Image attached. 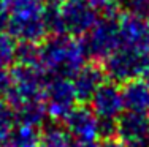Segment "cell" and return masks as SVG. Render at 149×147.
I'll return each instance as SVG.
<instances>
[{"label": "cell", "mask_w": 149, "mask_h": 147, "mask_svg": "<svg viewBox=\"0 0 149 147\" xmlns=\"http://www.w3.org/2000/svg\"><path fill=\"white\" fill-rule=\"evenodd\" d=\"M86 59L81 40L70 35H51L40 43V66L48 78L72 79L87 63Z\"/></svg>", "instance_id": "6da1fadb"}, {"label": "cell", "mask_w": 149, "mask_h": 147, "mask_svg": "<svg viewBox=\"0 0 149 147\" xmlns=\"http://www.w3.org/2000/svg\"><path fill=\"white\" fill-rule=\"evenodd\" d=\"M10 11L8 33L19 43L40 44L48 38L43 0H5Z\"/></svg>", "instance_id": "7a4b0ae2"}, {"label": "cell", "mask_w": 149, "mask_h": 147, "mask_svg": "<svg viewBox=\"0 0 149 147\" xmlns=\"http://www.w3.org/2000/svg\"><path fill=\"white\" fill-rule=\"evenodd\" d=\"M84 52L92 62L105 60L120 46V35H119V16L114 13V8L105 11L91 30L81 38Z\"/></svg>", "instance_id": "3957f363"}, {"label": "cell", "mask_w": 149, "mask_h": 147, "mask_svg": "<svg viewBox=\"0 0 149 147\" xmlns=\"http://www.w3.org/2000/svg\"><path fill=\"white\" fill-rule=\"evenodd\" d=\"M48 76L41 66L15 65L11 68V87L6 93V101L13 109L35 101H45V87Z\"/></svg>", "instance_id": "277c9868"}, {"label": "cell", "mask_w": 149, "mask_h": 147, "mask_svg": "<svg viewBox=\"0 0 149 147\" xmlns=\"http://www.w3.org/2000/svg\"><path fill=\"white\" fill-rule=\"evenodd\" d=\"M149 62V55L132 48L119 46L111 55L103 60L106 78L116 84H125L143 76V71Z\"/></svg>", "instance_id": "5b68a950"}, {"label": "cell", "mask_w": 149, "mask_h": 147, "mask_svg": "<svg viewBox=\"0 0 149 147\" xmlns=\"http://www.w3.org/2000/svg\"><path fill=\"white\" fill-rule=\"evenodd\" d=\"M78 103L72 79L49 78L45 87V106L54 120H63Z\"/></svg>", "instance_id": "8992f818"}, {"label": "cell", "mask_w": 149, "mask_h": 147, "mask_svg": "<svg viewBox=\"0 0 149 147\" xmlns=\"http://www.w3.org/2000/svg\"><path fill=\"white\" fill-rule=\"evenodd\" d=\"M63 32L70 37H84L98 19V11L84 0H62L59 3Z\"/></svg>", "instance_id": "52a82bcc"}, {"label": "cell", "mask_w": 149, "mask_h": 147, "mask_svg": "<svg viewBox=\"0 0 149 147\" xmlns=\"http://www.w3.org/2000/svg\"><path fill=\"white\" fill-rule=\"evenodd\" d=\"M65 130L76 142L97 141L98 138V119L91 106L79 104L62 120Z\"/></svg>", "instance_id": "ba28073f"}, {"label": "cell", "mask_w": 149, "mask_h": 147, "mask_svg": "<svg viewBox=\"0 0 149 147\" xmlns=\"http://www.w3.org/2000/svg\"><path fill=\"white\" fill-rule=\"evenodd\" d=\"M116 136L127 147L149 144V117L148 114L124 111L118 119Z\"/></svg>", "instance_id": "9c48e42d"}, {"label": "cell", "mask_w": 149, "mask_h": 147, "mask_svg": "<svg viewBox=\"0 0 149 147\" xmlns=\"http://www.w3.org/2000/svg\"><path fill=\"white\" fill-rule=\"evenodd\" d=\"M91 109L94 111L98 119L118 120L119 115L125 111L122 100V89L113 81L105 82L92 97Z\"/></svg>", "instance_id": "30bf717a"}, {"label": "cell", "mask_w": 149, "mask_h": 147, "mask_svg": "<svg viewBox=\"0 0 149 147\" xmlns=\"http://www.w3.org/2000/svg\"><path fill=\"white\" fill-rule=\"evenodd\" d=\"M120 46L132 48L149 55V22L129 13L119 16Z\"/></svg>", "instance_id": "8fae6325"}, {"label": "cell", "mask_w": 149, "mask_h": 147, "mask_svg": "<svg viewBox=\"0 0 149 147\" xmlns=\"http://www.w3.org/2000/svg\"><path fill=\"white\" fill-rule=\"evenodd\" d=\"M105 79H106V73H105L102 65H98L97 62L86 63L72 78L78 101L83 104L91 103V100L95 95V92L106 82Z\"/></svg>", "instance_id": "7c38bea8"}, {"label": "cell", "mask_w": 149, "mask_h": 147, "mask_svg": "<svg viewBox=\"0 0 149 147\" xmlns=\"http://www.w3.org/2000/svg\"><path fill=\"white\" fill-rule=\"evenodd\" d=\"M122 100L125 111L140 114L149 112V86L143 79H133L122 84Z\"/></svg>", "instance_id": "4fadbf2b"}, {"label": "cell", "mask_w": 149, "mask_h": 147, "mask_svg": "<svg viewBox=\"0 0 149 147\" xmlns=\"http://www.w3.org/2000/svg\"><path fill=\"white\" fill-rule=\"evenodd\" d=\"M15 115H16L17 125L38 128V127L46 125L48 111H46L45 101H35V103H29V104L16 108Z\"/></svg>", "instance_id": "5bb4252c"}, {"label": "cell", "mask_w": 149, "mask_h": 147, "mask_svg": "<svg viewBox=\"0 0 149 147\" xmlns=\"http://www.w3.org/2000/svg\"><path fill=\"white\" fill-rule=\"evenodd\" d=\"M40 138L41 133L38 131V128L16 125L15 130L10 133V136L0 147H38Z\"/></svg>", "instance_id": "9a60e30c"}, {"label": "cell", "mask_w": 149, "mask_h": 147, "mask_svg": "<svg viewBox=\"0 0 149 147\" xmlns=\"http://www.w3.org/2000/svg\"><path fill=\"white\" fill-rule=\"evenodd\" d=\"M76 141L70 136L63 125L51 124L46 125L40 138L38 147H74Z\"/></svg>", "instance_id": "2e32d148"}, {"label": "cell", "mask_w": 149, "mask_h": 147, "mask_svg": "<svg viewBox=\"0 0 149 147\" xmlns=\"http://www.w3.org/2000/svg\"><path fill=\"white\" fill-rule=\"evenodd\" d=\"M16 65L40 66V44L37 43H19L16 49Z\"/></svg>", "instance_id": "e0dca14e"}, {"label": "cell", "mask_w": 149, "mask_h": 147, "mask_svg": "<svg viewBox=\"0 0 149 147\" xmlns=\"http://www.w3.org/2000/svg\"><path fill=\"white\" fill-rule=\"evenodd\" d=\"M17 125L16 115L13 106L6 100L0 98V146L5 142V139L10 136V133L15 130Z\"/></svg>", "instance_id": "ac0fdd59"}, {"label": "cell", "mask_w": 149, "mask_h": 147, "mask_svg": "<svg viewBox=\"0 0 149 147\" xmlns=\"http://www.w3.org/2000/svg\"><path fill=\"white\" fill-rule=\"evenodd\" d=\"M16 49H17L16 40L11 35L6 32L0 33V65H6V66L11 65L16 57Z\"/></svg>", "instance_id": "d6986e66"}, {"label": "cell", "mask_w": 149, "mask_h": 147, "mask_svg": "<svg viewBox=\"0 0 149 147\" xmlns=\"http://www.w3.org/2000/svg\"><path fill=\"white\" fill-rule=\"evenodd\" d=\"M124 6L129 14L149 22V0H129Z\"/></svg>", "instance_id": "ffe728a7"}, {"label": "cell", "mask_w": 149, "mask_h": 147, "mask_svg": "<svg viewBox=\"0 0 149 147\" xmlns=\"http://www.w3.org/2000/svg\"><path fill=\"white\" fill-rule=\"evenodd\" d=\"M11 70H8L6 65H0V98L6 97L10 87H11Z\"/></svg>", "instance_id": "44dd1931"}, {"label": "cell", "mask_w": 149, "mask_h": 147, "mask_svg": "<svg viewBox=\"0 0 149 147\" xmlns=\"http://www.w3.org/2000/svg\"><path fill=\"white\" fill-rule=\"evenodd\" d=\"M8 24H10V11L5 0H0V33H8Z\"/></svg>", "instance_id": "7402d4cb"}, {"label": "cell", "mask_w": 149, "mask_h": 147, "mask_svg": "<svg viewBox=\"0 0 149 147\" xmlns=\"http://www.w3.org/2000/svg\"><path fill=\"white\" fill-rule=\"evenodd\" d=\"M84 2H87L89 5L92 6L94 10H97V11H108V10H113V5L109 0H84Z\"/></svg>", "instance_id": "603a6c76"}, {"label": "cell", "mask_w": 149, "mask_h": 147, "mask_svg": "<svg viewBox=\"0 0 149 147\" xmlns=\"http://www.w3.org/2000/svg\"><path fill=\"white\" fill-rule=\"evenodd\" d=\"M100 147H127L124 142H120L119 139H108V141H103V144Z\"/></svg>", "instance_id": "cb8c5ba5"}, {"label": "cell", "mask_w": 149, "mask_h": 147, "mask_svg": "<svg viewBox=\"0 0 149 147\" xmlns=\"http://www.w3.org/2000/svg\"><path fill=\"white\" fill-rule=\"evenodd\" d=\"M102 144H98L97 141H87V142H76L74 147H100Z\"/></svg>", "instance_id": "d4e9b609"}, {"label": "cell", "mask_w": 149, "mask_h": 147, "mask_svg": "<svg viewBox=\"0 0 149 147\" xmlns=\"http://www.w3.org/2000/svg\"><path fill=\"white\" fill-rule=\"evenodd\" d=\"M141 78H143V81L148 84L149 86V62H148V65H146V68H144V71H143V76H141Z\"/></svg>", "instance_id": "484cf974"}, {"label": "cell", "mask_w": 149, "mask_h": 147, "mask_svg": "<svg viewBox=\"0 0 149 147\" xmlns=\"http://www.w3.org/2000/svg\"><path fill=\"white\" fill-rule=\"evenodd\" d=\"M109 2H111L113 6H118V5H125L129 0H109Z\"/></svg>", "instance_id": "4316f807"}, {"label": "cell", "mask_w": 149, "mask_h": 147, "mask_svg": "<svg viewBox=\"0 0 149 147\" xmlns=\"http://www.w3.org/2000/svg\"><path fill=\"white\" fill-rule=\"evenodd\" d=\"M43 2H48V3H60L62 0H43Z\"/></svg>", "instance_id": "83f0119b"}, {"label": "cell", "mask_w": 149, "mask_h": 147, "mask_svg": "<svg viewBox=\"0 0 149 147\" xmlns=\"http://www.w3.org/2000/svg\"><path fill=\"white\" fill-rule=\"evenodd\" d=\"M148 117H149V115H148Z\"/></svg>", "instance_id": "f1b7e54d"}]
</instances>
